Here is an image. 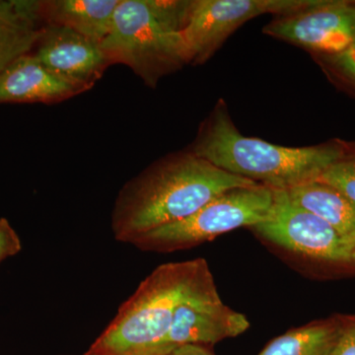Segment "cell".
<instances>
[{"instance_id": "6da1fadb", "label": "cell", "mask_w": 355, "mask_h": 355, "mask_svg": "<svg viewBox=\"0 0 355 355\" xmlns=\"http://www.w3.org/2000/svg\"><path fill=\"white\" fill-rule=\"evenodd\" d=\"M257 184L191 151L169 154L123 186L114 203L112 230L118 241L132 244L139 236L193 216L226 191Z\"/></svg>"}, {"instance_id": "7a4b0ae2", "label": "cell", "mask_w": 355, "mask_h": 355, "mask_svg": "<svg viewBox=\"0 0 355 355\" xmlns=\"http://www.w3.org/2000/svg\"><path fill=\"white\" fill-rule=\"evenodd\" d=\"M343 144L345 140L334 139L318 146L286 147L245 137L219 100L188 150L235 176L288 191L318 179L340 157Z\"/></svg>"}, {"instance_id": "3957f363", "label": "cell", "mask_w": 355, "mask_h": 355, "mask_svg": "<svg viewBox=\"0 0 355 355\" xmlns=\"http://www.w3.org/2000/svg\"><path fill=\"white\" fill-rule=\"evenodd\" d=\"M214 292V277L203 259L159 266L84 355H156L178 306Z\"/></svg>"}, {"instance_id": "277c9868", "label": "cell", "mask_w": 355, "mask_h": 355, "mask_svg": "<svg viewBox=\"0 0 355 355\" xmlns=\"http://www.w3.org/2000/svg\"><path fill=\"white\" fill-rule=\"evenodd\" d=\"M191 1L121 0L101 46L112 65L130 67L148 87L190 64L183 38Z\"/></svg>"}, {"instance_id": "5b68a950", "label": "cell", "mask_w": 355, "mask_h": 355, "mask_svg": "<svg viewBox=\"0 0 355 355\" xmlns=\"http://www.w3.org/2000/svg\"><path fill=\"white\" fill-rule=\"evenodd\" d=\"M275 203V190L261 184L222 193L183 220L139 236L132 243L142 251L172 252L197 246L241 227L266 220Z\"/></svg>"}, {"instance_id": "8992f818", "label": "cell", "mask_w": 355, "mask_h": 355, "mask_svg": "<svg viewBox=\"0 0 355 355\" xmlns=\"http://www.w3.org/2000/svg\"><path fill=\"white\" fill-rule=\"evenodd\" d=\"M272 244L320 265L354 272V245L310 211L295 205L286 191L275 190L270 216L252 227Z\"/></svg>"}, {"instance_id": "52a82bcc", "label": "cell", "mask_w": 355, "mask_h": 355, "mask_svg": "<svg viewBox=\"0 0 355 355\" xmlns=\"http://www.w3.org/2000/svg\"><path fill=\"white\" fill-rule=\"evenodd\" d=\"M317 0H193L182 34L191 64L209 60L248 21L263 14L297 12Z\"/></svg>"}, {"instance_id": "ba28073f", "label": "cell", "mask_w": 355, "mask_h": 355, "mask_svg": "<svg viewBox=\"0 0 355 355\" xmlns=\"http://www.w3.org/2000/svg\"><path fill=\"white\" fill-rule=\"evenodd\" d=\"M263 33L313 55H335L355 43V0H317L303 10L277 16Z\"/></svg>"}, {"instance_id": "9c48e42d", "label": "cell", "mask_w": 355, "mask_h": 355, "mask_svg": "<svg viewBox=\"0 0 355 355\" xmlns=\"http://www.w3.org/2000/svg\"><path fill=\"white\" fill-rule=\"evenodd\" d=\"M249 327L247 317L224 304L217 292L205 294L178 306L156 355H166L184 345H214L242 335Z\"/></svg>"}, {"instance_id": "30bf717a", "label": "cell", "mask_w": 355, "mask_h": 355, "mask_svg": "<svg viewBox=\"0 0 355 355\" xmlns=\"http://www.w3.org/2000/svg\"><path fill=\"white\" fill-rule=\"evenodd\" d=\"M34 55L51 71L89 90L111 67L101 44L69 28L46 25Z\"/></svg>"}, {"instance_id": "8fae6325", "label": "cell", "mask_w": 355, "mask_h": 355, "mask_svg": "<svg viewBox=\"0 0 355 355\" xmlns=\"http://www.w3.org/2000/svg\"><path fill=\"white\" fill-rule=\"evenodd\" d=\"M89 89L51 71L34 53L18 58L0 74V104H55Z\"/></svg>"}, {"instance_id": "7c38bea8", "label": "cell", "mask_w": 355, "mask_h": 355, "mask_svg": "<svg viewBox=\"0 0 355 355\" xmlns=\"http://www.w3.org/2000/svg\"><path fill=\"white\" fill-rule=\"evenodd\" d=\"M121 0H44L38 1L44 25L73 30L101 44L111 30Z\"/></svg>"}, {"instance_id": "4fadbf2b", "label": "cell", "mask_w": 355, "mask_h": 355, "mask_svg": "<svg viewBox=\"0 0 355 355\" xmlns=\"http://www.w3.org/2000/svg\"><path fill=\"white\" fill-rule=\"evenodd\" d=\"M44 26L39 15L38 1L0 0V74L35 50Z\"/></svg>"}, {"instance_id": "5bb4252c", "label": "cell", "mask_w": 355, "mask_h": 355, "mask_svg": "<svg viewBox=\"0 0 355 355\" xmlns=\"http://www.w3.org/2000/svg\"><path fill=\"white\" fill-rule=\"evenodd\" d=\"M292 202L321 218L355 246V202L319 180L286 191Z\"/></svg>"}, {"instance_id": "9a60e30c", "label": "cell", "mask_w": 355, "mask_h": 355, "mask_svg": "<svg viewBox=\"0 0 355 355\" xmlns=\"http://www.w3.org/2000/svg\"><path fill=\"white\" fill-rule=\"evenodd\" d=\"M340 328V315L313 322L275 338L259 355H331Z\"/></svg>"}, {"instance_id": "2e32d148", "label": "cell", "mask_w": 355, "mask_h": 355, "mask_svg": "<svg viewBox=\"0 0 355 355\" xmlns=\"http://www.w3.org/2000/svg\"><path fill=\"white\" fill-rule=\"evenodd\" d=\"M313 58L334 85L355 98V43L335 55Z\"/></svg>"}, {"instance_id": "e0dca14e", "label": "cell", "mask_w": 355, "mask_h": 355, "mask_svg": "<svg viewBox=\"0 0 355 355\" xmlns=\"http://www.w3.org/2000/svg\"><path fill=\"white\" fill-rule=\"evenodd\" d=\"M317 180L335 187L355 202V141L345 140L340 157L331 163Z\"/></svg>"}, {"instance_id": "ac0fdd59", "label": "cell", "mask_w": 355, "mask_h": 355, "mask_svg": "<svg viewBox=\"0 0 355 355\" xmlns=\"http://www.w3.org/2000/svg\"><path fill=\"white\" fill-rule=\"evenodd\" d=\"M340 318V334L331 355H355V314Z\"/></svg>"}, {"instance_id": "d6986e66", "label": "cell", "mask_w": 355, "mask_h": 355, "mask_svg": "<svg viewBox=\"0 0 355 355\" xmlns=\"http://www.w3.org/2000/svg\"><path fill=\"white\" fill-rule=\"evenodd\" d=\"M22 244L19 236L6 218H0V263L19 253Z\"/></svg>"}, {"instance_id": "ffe728a7", "label": "cell", "mask_w": 355, "mask_h": 355, "mask_svg": "<svg viewBox=\"0 0 355 355\" xmlns=\"http://www.w3.org/2000/svg\"><path fill=\"white\" fill-rule=\"evenodd\" d=\"M166 355H214L202 345H184L171 350Z\"/></svg>"}, {"instance_id": "44dd1931", "label": "cell", "mask_w": 355, "mask_h": 355, "mask_svg": "<svg viewBox=\"0 0 355 355\" xmlns=\"http://www.w3.org/2000/svg\"><path fill=\"white\" fill-rule=\"evenodd\" d=\"M352 270H354V272H355V248L354 251V257H352Z\"/></svg>"}]
</instances>
